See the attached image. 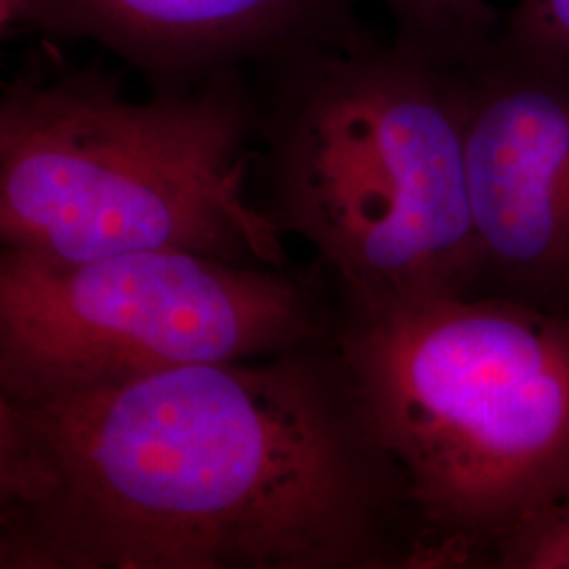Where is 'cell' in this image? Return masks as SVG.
<instances>
[{
	"label": "cell",
	"mask_w": 569,
	"mask_h": 569,
	"mask_svg": "<svg viewBox=\"0 0 569 569\" xmlns=\"http://www.w3.org/2000/svg\"><path fill=\"white\" fill-rule=\"evenodd\" d=\"M399 475L333 333L279 355L0 395V569L411 566Z\"/></svg>",
	"instance_id": "cell-1"
},
{
	"label": "cell",
	"mask_w": 569,
	"mask_h": 569,
	"mask_svg": "<svg viewBox=\"0 0 569 569\" xmlns=\"http://www.w3.org/2000/svg\"><path fill=\"white\" fill-rule=\"evenodd\" d=\"M249 70L133 98L100 61L51 42L0 96V244L56 262L176 249L284 268V232L249 199Z\"/></svg>",
	"instance_id": "cell-2"
},
{
	"label": "cell",
	"mask_w": 569,
	"mask_h": 569,
	"mask_svg": "<svg viewBox=\"0 0 569 569\" xmlns=\"http://www.w3.org/2000/svg\"><path fill=\"white\" fill-rule=\"evenodd\" d=\"M249 72L266 211L345 305L477 293L458 70L359 26Z\"/></svg>",
	"instance_id": "cell-3"
},
{
	"label": "cell",
	"mask_w": 569,
	"mask_h": 569,
	"mask_svg": "<svg viewBox=\"0 0 569 569\" xmlns=\"http://www.w3.org/2000/svg\"><path fill=\"white\" fill-rule=\"evenodd\" d=\"M357 401L406 496L413 563L468 561L569 496V310L502 296L345 305Z\"/></svg>",
	"instance_id": "cell-4"
},
{
	"label": "cell",
	"mask_w": 569,
	"mask_h": 569,
	"mask_svg": "<svg viewBox=\"0 0 569 569\" xmlns=\"http://www.w3.org/2000/svg\"><path fill=\"white\" fill-rule=\"evenodd\" d=\"M283 270L176 249L81 262L2 249L0 395L37 399L323 342L336 321Z\"/></svg>",
	"instance_id": "cell-5"
},
{
	"label": "cell",
	"mask_w": 569,
	"mask_h": 569,
	"mask_svg": "<svg viewBox=\"0 0 569 569\" xmlns=\"http://www.w3.org/2000/svg\"><path fill=\"white\" fill-rule=\"evenodd\" d=\"M456 70L477 293L569 310V61L496 39Z\"/></svg>",
	"instance_id": "cell-6"
},
{
	"label": "cell",
	"mask_w": 569,
	"mask_h": 569,
	"mask_svg": "<svg viewBox=\"0 0 569 569\" xmlns=\"http://www.w3.org/2000/svg\"><path fill=\"white\" fill-rule=\"evenodd\" d=\"M357 2L37 0L34 32L96 42L152 87H190L355 32Z\"/></svg>",
	"instance_id": "cell-7"
},
{
	"label": "cell",
	"mask_w": 569,
	"mask_h": 569,
	"mask_svg": "<svg viewBox=\"0 0 569 569\" xmlns=\"http://www.w3.org/2000/svg\"><path fill=\"white\" fill-rule=\"evenodd\" d=\"M390 41L446 68H462L498 39L502 18L488 0H378Z\"/></svg>",
	"instance_id": "cell-8"
},
{
	"label": "cell",
	"mask_w": 569,
	"mask_h": 569,
	"mask_svg": "<svg viewBox=\"0 0 569 569\" xmlns=\"http://www.w3.org/2000/svg\"><path fill=\"white\" fill-rule=\"evenodd\" d=\"M496 561L505 569H569V496L510 533Z\"/></svg>",
	"instance_id": "cell-9"
},
{
	"label": "cell",
	"mask_w": 569,
	"mask_h": 569,
	"mask_svg": "<svg viewBox=\"0 0 569 569\" xmlns=\"http://www.w3.org/2000/svg\"><path fill=\"white\" fill-rule=\"evenodd\" d=\"M498 39L512 49L569 61V0H519Z\"/></svg>",
	"instance_id": "cell-10"
}]
</instances>
